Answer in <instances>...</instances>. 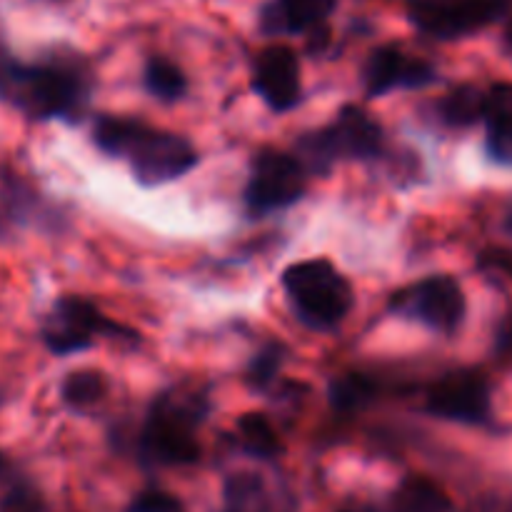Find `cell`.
<instances>
[{
	"label": "cell",
	"instance_id": "44dd1931",
	"mask_svg": "<svg viewBox=\"0 0 512 512\" xmlns=\"http://www.w3.org/2000/svg\"><path fill=\"white\" fill-rule=\"evenodd\" d=\"M263 483L253 473H240L228 480L225 488V512H263Z\"/></svg>",
	"mask_w": 512,
	"mask_h": 512
},
{
	"label": "cell",
	"instance_id": "8992f818",
	"mask_svg": "<svg viewBox=\"0 0 512 512\" xmlns=\"http://www.w3.org/2000/svg\"><path fill=\"white\" fill-rule=\"evenodd\" d=\"M308 170L298 158L275 150H263L253 158L245 205L253 215H268L273 210L298 203L305 193Z\"/></svg>",
	"mask_w": 512,
	"mask_h": 512
},
{
	"label": "cell",
	"instance_id": "603a6c76",
	"mask_svg": "<svg viewBox=\"0 0 512 512\" xmlns=\"http://www.w3.org/2000/svg\"><path fill=\"white\" fill-rule=\"evenodd\" d=\"M285 360V348L280 343H268L265 348L258 350V355L253 358L248 368V383L253 385L255 390L268 388L270 380L278 375L280 365Z\"/></svg>",
	"mask_w": 512,
	"mask_h": 512
},
{
	"label": "cell",
	"instance_id": "52a82bcc",
	"mask_svg": "<svg viewBox=\"0 0 512 512\" xmlns=\"http://www.w3.org/2000/svg\"><path fill=\"white\" fill-rule=\"evenodd\" d=\"M512 0H410L408 13L418 30L433 38H463L508 13Z\"/></svg>",
	"mask_w": 512,
	"mask_h": 512
},
{
	"label": "cell",
	"instance_id": "d6986e66",
	"mask_svg": "<svg viewBox=\"0 0 512 512\" xmlns=\"http://www.w3.org/2000/svg\"><path fill=\"white\" fill-rule=\"evenodd\" d=\"M105 393H108V383L98 370H75V373L65 375L63 385H60L65 405L75 410L95 408L105 398Z\"/></svg>",
	"mask_w": 512,
	"mask_h": 512
},
{
	"label": "cell",
	"instance_id": "6da1fadb",
	"mask_svg": "<svg viewBox=\"0 0 512 512\" xmlns=\"http://www.w3.org/2000/svg\"><path fill=\"white\" fill-rule=\"evenodd\" d=\"M0 98L33 118H68L83 110L88 80L70 65H20L0 60Z\"/></svg>",
	"mask_w": 512,
	"mask_h": 512
},
{
	"label": "cell",
	"instance_id": "5bb4252c",
	"mask_svg": "<svg viewBox=\"0 0 512 512\" xmlns=\"http://www.w3.org/2000/svg\"><path fill=\"white\" fill-rule=\"evenodd\" d=\"M488 150L495 160H512V83H495L485 93Z\"/></svg>",
	"mask_w": 512,
	"mask_h": 512
},
{
	"label": "cell",
	"instance_id": "d4e9b609",
	"mask_svg": "<svg viewBox=\"0 0 512 512\" xmlns=\"http://www.w3.org/2000/svg\"><path fill=\"white\" fill-rule=\"evenodd\" d=\"M128 512H185V508L168 493H143L133 500Z\"/></svg>",
	"mask_w": 512,
	"mask_h": 512
},
{
	"label": "cell",
	"instance_id": "83f0119b",
	"mask_svg": "<svg viewBox=\"0 0 512 512\" xmlns=\"http://www.w3.org/2000/svg\"><path fill=\"white\" fill-rule=\"evenodd\" d=\"M505 228L512 233V203L508 205V213H505Z\"/></svg>",
	"mask_w": 512,
	"mask_h": 512
},
{
	"label": "cell",
	"instance_id": "9a60e30c",
	"mask_svg": "<svg viewBox=\"0 0 512 512\" xmlns=\"http://www.w3.org/2000/svg\"><path fill=\"white\" fill-rule=\"evenodd\" d=\"M145 123L135 118H113L105 115L95 123L93 130V143L98 145L100 153L110 155V158H130L133 150L138 148L140 140L150 133Z\"/></svg>",
	"mask_w": 512,
	"mask_h": 512
},
{
	"label": "cell",
	"instance_id": "7a4b0ae2",
	"mask_svg": "<svg viewBox=\"0 0 512 512\" xmlns=\"http://www.w3.org/2000/svg\"><path fill=\"white\" fill-rule=\"evenodd\" d=\"M203 395H160L140 435V453L155 465H190L200 458L195 425L203 420Z\"/></svg>",
	"mask_w": 512,
	"mask_h": 512
},
{
	"label": "cell",
	"instance_id": "4316f807",
	"mask_svg": "<svg viewBox=\"0 0 512 512\" xmlns=\"http://www.w3.org/2000/svg\"><path fill=\"white\" fill-rule=\"evenodd\" d=\"M505 45H508V48H510V53H512V20H510L508 30H505Z\"/></svg>",
	"mask_w": 512,
	"mask_h": 512
},
{
	"label": "cell",
	"instance_id": "ffe728a7",
	"mask_svg": "<svg viewBox=\"0 0 512 512\" xmlns=\"http://www.w3.org/2000/svg\"><path fill=\"white\" fill-rule=\"evenodd\" d=\"M238 435L243 448L255 458H275L283 450L278 433L263 413H245L238 420Z\"/></svg>",
	"mask_w": 512,
	"mask_h": 512
},
{
	"label": "cell",
	"instance_id": "484cf974",
	"mask_svg": "<svg viewBox=\"0 0 512 512\" xmlns=\"http://www.w3.org/2000/svg\"><path fill=\"white\" fill-rule=\"evenodd\" d=\"M480 263L485 268L500 270V273L510 275L512 278V248H490L480 255Z\"/></svg>",
	"mask_w": 512,
	"mask_h": 512
},
{
	"label": "cell",
	"instance_id": "e0dca14e",
	"mask_svg": "<svg viewBox=\"0 0 512 512\" xmlns=\"http://www.w3.org/2000/svg\"><path fill=\"white\" fill-rule=\"evenodd\" d=\"M485 115V93L473 83H463L450 90L440 103V118L450 128H470Z\"/></svg>",
	"mask_w": 512,
	"mask_h": 512
},
{
	"label": "cell",
	"instance_id": "5b68a950",
	"mask_svg": "<svg viewBox=\"0 0 512 512\" xmlns=\"http://www.w3.org/2000/svg\"><path fill=\"white\" fill-rule=\"evenodd\" d=\"M95 335L115 340H138V333L105 318L90 300L60 298L43 325V340L55 355H70L93 345Z\"/></svg>",
	"mask_w": 512,
	"mask_h": 512
},
{
	"label": "cell",
	"instance_id": "9c48e42d",
	"mask_svg": "<svg viewBox=\"0 0 512 512\" xmlns=\"http://www.w3.org/2000/svg\"><path fill=\"white\" fill-rule=\"evenodd\" d=\"M128 160L135 180L145 188H155L183 178L190 168L198 165V153L183 135L150 130Z\"/></svg>",
	"mask_w": 512,
	"mask_h": 512
},
{
	"label": "cell",
	"instance_id": "7402d4cb",
	"mask_svg": "<svg viewBox=\"0 0 512 512\" xmlns=\"http://www.w3.org/2000/svg\"><path fill=\"white\" fill-rule=\"evenodd\" d=\"M375 398V385L370 383L365 375H340L330 383V403L335 410H348L363 408L365 403Z\"/></svg>",
	"mask_w": 512,
	"mask_h": 512
},
{
	"label": "cell",
	"instance_id": "cb8c5ba5",
	"mask_svg": "<svg viewBox=\"0 0 512 512\" xmlns=\"http://www.w3.org/2000/svg\"><path fill=\"white\" fill-rule=\"evenodd\" d=\"M45 503L43 495L30 485H15L8 490L3 500H0V512H43Z\"/></svg>",
	"mask_w": 512,
	"mask_h": 512
},
{
	"label": "cell",
	"instance_id": "ac0fdd59",
	"mask_svg": "<svg viewBox=\"0 0 512 512\" xmlns=\"http://www.w3.org/2000/svg\"><path fill=\"white\" fill-rule=\"evenodd\" d=\"M143 83L148 88V93L153 98L163 100V103H173V100H180L188 90V80H185V73L175 63H170L168 58H150L145 63L143 70Z\"/></svg>",
	"mask_w": 512,
	"mask_h": 512
},
{
	"label": "cell",
	"instance_id": "7c38bea8",
	"mask_svg": "<svg viewBox=\"0 0 512 512\" xmlns=\"http://www.w3.org/2000/svg\"><path fill=\"white\" fill-rule=\"evenodd\" d=\"M253 90L275 113L295 108L300 103V63L298 55L285 45H270L255 60Z\"/></svg>",
	"mask_w": 512,
	"mask_h": 512
},
{
	"label": "cell",
	"instance_id": "30bf717a",
	"mask_svg": "<svg viewBox=\"0 0 512 512\" xmlns=\"http://www.w3.org/2000/svg\"><path fill=\"white\" fill-rule=\"evenodd\" d=\"M435 418L455 423H483L490 413V388L475 370H458L433 385L425 403Z\"/></svg>",
	"mask_w": 512,
	"mask_h": 512
},
{
	"label": "cell",
	"instance_id": "2e32d148",
	"mask_svg": "<svg viewBox=\"0 0 512 512\" xmlns=\"http://www.w3.org/2000/svg\"><path fill=\"white\" fill-rule=\"evenodd\" d=\"M393 512H455L453 500L428 478H408L393 498Z\"/></svg>",
	"mask_w": 512,
	"mask_h": 512
},
{
	"label": "cell",
	"instance_id": "8fae6325",
	"mask_svg": "<svg viewBox=\"0 0 512 512\" xmlns=\"http://www.w3.org/2000/svg\"><path fill=\"white\" fill-rule=\"evenodd\" d=\"M365 90L370 98L390 93V90H413L425 88L438 78L433 65L423 58H413L398 45H385L370 53L368 63L363 70Z\"/></svg>",
	"mask_w": 512,
	"mask_h": 512
},
{
	"label": "cell",
	"instance_id": "277c9868",
	"mask_svg": "<svg viewBox=\"0 0 512 512\" xmlns=\"http://www.w3.org/2000/svg\"><path fill=\"white\" fill-rule=\"evenodd\" d=\"M383 148V130L365 110L345 105L338 118L323 130L300 138L298 160L305 170L328 173L338 160L373 158Z\"/></svg>",
	"mask_w": 512,
	"mask_h": 512
},
{
	"label": "cell",
	"instance_id": "ba28073f",
	"mask_svg": "<svg viewBox=\"0 0 512 512\" xmlns=\"http://www.w3.org/2000/svg\"><path fill=\"white\" fill-rule=\"evenodd\" d=\"M393 310L428 325L435 333L453 335L465 320V295L453 278L433 275L395 293Z\"/></svg>",
	"mask_w": 512,
	"mask_h": 512
},
{
	"label": "cell",
	"instance_id": "f1b7e54d",
	"mask_svg": "<svg viewBox=\"0 0 512 512\" xmlns=\"http://www.w3.org/2000/svg\"><path fill=\"white\" fill-rule=\"evenodd\" d=\"M3 470H5V458L0 455V475H3Z\"/></svg>",
	"mask_w": 512,
	"mask_h": 512
},
{
	"label": "cell",
	"instance_id": "3957f363",
	"mask_svg": "<svg viewBox=\"0 0 512 512\" xmlns=\"http://www.w3.org/2000/svg\"><path fill=\"white\" fill-rule=\"evenodd\" d=\"M285 293L295 313L315 330H330L353 308V288L330 260H303L283 273Z\"/></svg>",
	"mask_w": 512,
	"mask_h": 512
},
{
	"label": "cell",
	"instance_id": "4fadbf2b",
	"mask_svg": "<svg viewBox=\"0 0 512 512\" xmlns=\"http://www.w3.org/2000/svg\"><path fill=\"white\" fill-rule=\"evenodd\" d=\"M333 8L335 0H270L260 10V30L265 35L325 33V20Z\"/></svg>",
	"mask_w": 512,
	"mask_h": 512
}]
</instances>
